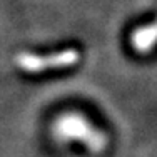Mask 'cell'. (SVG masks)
<instances>
[{
  "mask_svg": "<svg viewBox=\"0 0 157 157\" xmlns=\"http://www.w3.org/2000/svg\"><path fill=\"white\" fill-rule=\"evenodd\" d=\"M54 134L59 140H78L92 152H102L107 145V137L95 129L80 114H63L54 125Z\"/></svg>",
  "mask_w": 157,
  "mask_h": 157,
  "instance_id": "1",
  "label": "cell"
},
{
  "mask_svg": "<svg viewBox=\"0 0 157 157\" xmlns=\"http://www.w3.org/2000/svg\"><path fill=\"white\" fill-rule=\"evenodd\" d=\"M157 45V20L151 25L137 29L132 33V47L140 54H149Z\"/></svg>",
  "mask_w": 157,
  "mask_h": 157,
  "instance_id": "3",
  "label": "cell"
},
{
  "mask_svg": "<svg viewBox=\"0 0 157 157\" xmlns=\"http://www.w3.org/2000/svg\"><path fill=\"white\" fill-rule=\"evenodd\" d=\"M78 52L75 48H67V50L55 52L50 55H35L30 52H24L15 57V62L18 69L29 74H39L47 72V70H57V69H67L78 62Z\"/></svg>",
  "mask_w": 157,
  "mask_h": 157,
  "instance_id": "2",
  "label": "cell"
}]
</instances>
